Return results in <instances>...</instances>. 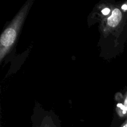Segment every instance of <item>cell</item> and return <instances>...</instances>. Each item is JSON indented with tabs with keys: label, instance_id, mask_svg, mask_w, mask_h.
<instances>
[{
	"label": "cell",
	"instance_id": "1",
	"mask_svg": "<svg viewBox=\"0 0 127 127\" xmlns=\"http://www.w3.org/2000/svg\"><path fill=\"white\" fill-rule=\"evenodd\" d=\"M33 1H27L2 32L0 38V61L2 62L14 44Z\"/></svg>",
	"mask_w": 127,
	"mask_h": 127
},
{
	"label": "cell",
	"instance_id": "5",
	"mask_svg": "<svg viewBox=\"0 0 127 127\" xmlns=\"http://www.w3.org/2000/svg\"><path fill=\"white\" fill-rule=\"evenodd\" d=\"M110 9H109V8H105L104 9H103L102 11V14L104 15H105V16L109 14L110 13Z\"/></svg>",
	"mask_w": 127,
	"mask_h": 127
},
{
	"label": "cell",
	"instance_id": "2",
	"mask_svg": "<svg viewBox=\"0 0 127 127\" xmlns=\"http://www.w3.org/2000/svg\"><path fill=\"white\" fill-rule=\"evenodd\" d=\"M123 18V15L121 11L119 9L115 8L113 10L112 14L108 17L107 21V27L110 29V30L117 27Z\"/></svg>",
	"mask_w": 127,
	"mask_h": 127
},
{
	"label": "cell",
	"instance_id": "6",
	"mask_svg": "<svg viewBox=\"0 0 127 127\" xmlns=\"http://www.w3.org/2000/svg\"><path fill=\"white\" fill-rule=\"evenodd\" d=\"M120 127H127V119L123 123L122 125Z\"/></svg>",
	"mask_w": 127,
	"mask_h": 127
},
{
	"label": "cell",
	"instance_id": "4",
	"mask_svg": "<svg viewBox=\"0 0 127 127\" xmlns=\"http://www.w3.org/2000/svg\"><path fill=\"white\" fill-rule=\"evenodd\" d=\"M38 127H56L55 124L52 122V120L50 119H47L44 120L43 122Z\"/></svg>",
	"mask_w": 127,
	"mask_h": 127
},
{
	"label": "cell",
	"instance_id": "3",
	"mask_svg": "<svg viewBox=\"0 0 127 127\" xmlns=\"http://www.w3.org/2000/svg\"><path fill=\"white\" fill-rule=\"evenodd\" d=\"M118 107L119 108V115L122 117L127 116V92L124 97L123 104H118Z\"/></svg>",
	"mask_w": 127,
	"mask_h": 127
}]
</instances>
